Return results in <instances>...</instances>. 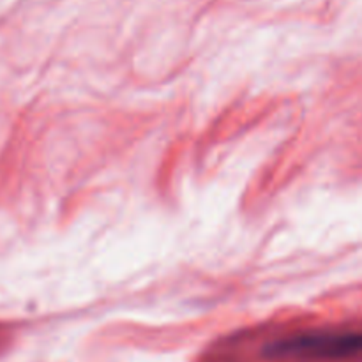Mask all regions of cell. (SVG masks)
<instances>
[{
	"label": "cell",
	"mask_w": 362,
	"mask_h": 362,
	"mask_svg": "<svg viewBox=\"0 0 362 362\" xmlns=\"http://www.w3.org/2000/svg\"><path fill=\"white\" fill-rule=\"evenodd\" d=\"M265 356L274 359L336 361L362 354V332L318 331L276 339L265 346Z\"/></svg>",
	"instance_id": "6da1fadb"
}]
</instances>
